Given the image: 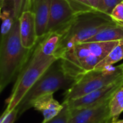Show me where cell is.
I'll use <instances>...</instances> for the list:
<instances>
[{
	"label": "cell",
	"mask_w": 123,
	"mask_h": 123,
	"mask_svg": "<svg viewBox=\"0 0 123 123\" xmlns=\"http://www.w3.org/2000/svg\"><path fill=\"white\" fill-rule=\"evenodd\" d=\"M34 49L25 48L21 42L19 18L11 32L1 37L0 44V92L17 78Z\"/></svg>",
	"instance_id": "1"
},
{
	"label": "cell",
	"mask_w": 123,
	"mask_h": 123,
	"mask_svg": "<svg viewBox=\"0 0 123 123\" xmlns=\"http://www.w3.org/2000/svg\"><path fill=\"white\" fill-rule=\"evenodd\" d=\"M119 41L87 42L76 44L60 59L66 72L75 80L91 71L110 53Z\"/></svg>",
	"instance_id": "2"
},
{
	"label": "cell",
	"mask_w": 123,
	"mask_h": 123,
	"mask_svg": "<svg viewBox=\"0 0 123 123\" xmlns=\"http://www.w3.org/2000/svg\"><path fill=\"white\" fill-rule=\"evenodd\" d=\"M56 60L58 58L54 55H45L38 42L30 59L16 79L12 92L6 100L5 111L10 112L15 109L28 91Z\"/></svg>",
	"instance_id": "3"
},
{
	"label": "cell",
	"mask_w": 123,
	"mask_h": 123,
	"mask_svg": "<svg viewBox=\"0 0 123 123\" xmlns=\"http://www.w3.org/2000/svg\"><path fill=\"white\" fill-rule=\"evenodd\" d=\"M113 23L115 22L110 17L101 13L88 12L77 15L64 30L62 41L55 57L59 59L76 44L86 42L102 29Z\"/></svg>",
	"instance_id": "4"
},
{
	"label": "cell",
	"mask_w": 123,
	"mask_h": 123,
	"mask_svg": "<svg viewBox=\"0 0 123 123\" xmlns=\"http://www.w3.org/2000/svg\"><path fill=\"white\" fill-rule=\"evenodd\" d=\"M75 81L65 70L61 60L60 58L56 60L36 81L18 105L17 107L18 116L32 108L33 101L37 97L48 94H53L61 89L67 90Z\"/></svg>",
	"instance_id": "5"
},
{
	"label": "cell",
	"mask_w": 123,
	"mask_h": 123,
	"mask_svg": "<svg viewBox=\"0 0 123 123\" xmlns=\"http://www.w3.org/2000/svg\"><path fill=\"white\" fill-rule=\"evenodd\" d=\"M123 77L120 67H110L103 70H92L77 79L73 85L66 90L63 101L80 98L95 90L105 87Z\"/></svg>",
	"instance_id": "6"
},
{
	"label": "cell",
	"mask_w": 123,
	"mask_h": 123,
	"mask_svg": "<svg viewBox=\"0 0 123 123\" xmlns=\"http://www.w3.org/2000/svg\"><path fill=\"white\" fill-rule=\"evenodd\" d=\"M123 85V77L99 89L95 90L80 98L66 101L71 109L89 108L102 105L111 99L115 92Z\"/></svg>",
	"instance_id": "7"
},
{
	"label": "cell",
	"mask_w": 123,
	"mask_h": 123,
	"mask_svg": "<svg viewBox=\"0 0 123 123\" xmlns=\"http://www.w3.org/2000/svg\"><path fill=\"white\" fill-rule=\"evenodd\" d=\"M77 15L67 0H52L46 35L51 32L64 30Z\"/></svg>",
	"instance_id": "8"
},
{
	"label": "cell",
	"mask_w": 123,
	"mask_h": 123,
	"mask_svg": "<svg viewBox=\"0 0 123 123\" xmlns=\"http://www.w3.org/2000/svg\"><path fill=\"white\" fill-rule=\"evenodd\" d=\"M109 102L94 107L70 108L71 117L69 123H107L112 121Z\"/></svg>",
	"instance_id": "9"
},
{
	"label": "cell",
	"mask_w": 123,
	"mask_h": 123,
	"mask_svg": "<svg viewBox=\"0 0 123 123\" xmlns=\"http://www.w3.org/2000/svg\"><path fill=\"white\" fill-rule=\"evenodd\" d=\"M19 34L22 45L27 49H33L40 39L37 37L34 13L30 9L24 10L19 17Z\"/></svg>",
	"instance_id": "10"
},
{
	"label": "cell",
	"mask_w": 123,
	"mask_h": 123,
	"mask_svg": "<svg viewBox=\"0 0 123 123\" xmlns=\"http://www.w3.org/2000/svg\"><path fill=\"white\" fill-rule=\"evenodd\" d=\"M52 0H30V9L35 15L37 37L41 40L46 35Z\"/></svg>",
	"instance_id": "11"
},
{
	"label": "cell",
	"mask_w": 123,
	"mask_h": 123,
	"mask_svg": "<svg viewBox=\"0 0 123 123\" xmlns=\"http://www.w3.org/2000/svg\"><path fill=\"white\" fill-rule=\"evenodd\" d=\"M32 107L43 114V123H45L56 116L63 109V105L55 100L53 94H48L35 99L32 104Z\"/></svg>",
	"instance_id": "12"
},
{
	"label": "cell",
	"mask_w": 123,
	"mask_h": 123,
	"mask_svg": "<svg viewBox=\"0 0 123 123\" xmlns=\"http://www.w3.org/2000/svg\"><path fill=\"white\" fill-rule=\"evenodd\" d=\"M123 40V25L113 23L102 29L87 42H112Z\"/></svg>",
	"instance_id": "13"
},
{
	"label": "cell",
	"mask_w": 123,
	"mask_h": 123,
	"mask_svg": "<svg viewBox=\"0 0 123 123\" xmlns=\"http://www.w3.org/2000/svg\"><path fill=\"white\" fill-rule=\"evenodd\" d=\"M64 30L51 32L39 40L42 52L46 55L55 56L60 48Z\"/></svg>",
	"instance_id": "14"
},
{
	"label": "cell",
	"mask_w": 123,
	"mask_h": 123,
	"mask_svg": "<svg viewBox=\"0 0 123 123\" xmlns=\"http://www.w3.org/2000/svg\"><path fill=\"white\" fill-rule=\"evenodd\" d=\"M123 59V40L112 48L110 53L95 67V70H103L110 68L113 64Z\"/></svg>",
	"instance_id": "15"
},
{
	"label": "cell",
	"mask_w": 123,
	"mask_h": 123,
	"mask_svg": "<svg viewBox=\"0 0 123 123\" xmlns=\"http://www.w3.org/2000/svg\"><path fill=\"white\" fill-rule=\"evenodd\" d=\"M109 106L112 121L118 120L119 116L123 112V85L113 94L110 100Z\"/></svg>",
	"instance_id": "16"
},
{
	"label": "cell",
	"mask_w": 123,
	"mask_h": 123,
	"mask_svg": "<svg viewBox=\"0 0 123 123\" xmlns=\"http://www.w3.org/2000/svg\"><path fill=\"white\" fill-rule=\"evenodd\" d=\"M63 107L61 111L52 119L42 123H69L71 117V109L66 101H63Z\"/></svg>",
	"instance_id": "17"
},
{
	"label": "cell",
	"mask_w": 123,
	"mask_h": 123,
	"mask_svg": "<svg viewBox=\"0 0 123 123\" xmlns=\"http://www.w3.org/2000/svg\"><path fill=\"white\" fill-rule=\"evenodd\" d=\"M74 10L78 14L97 12L89 4L87 0H67ZM98 13V12H97Z\"/></svg>",
	"instance_id": "18"
},
{
	"label": "cell",
	"mask_w": 123,
	"mask_h": 123,
	"mask_svg": "<svg viewBox=\"0 0 123 123\" xmlns=\"http://www.w3.org/2000/svg\"><path fill=\"white\" fill-rule=\"evenodd\" d=\"M110 17L114 22L123 25V1L119 3L113 9Z\"/></svg>",
	"instance_id": "19"
},
{
	"label": "cell",
	"mask_w": 123,
	"mask_h": 123,
	"mask_svg": "<svg viewBox=\"0 0 123 123\" xmlns=\"http://www.w3.org/2000/svg\"><path fill=\"white\" fill-rule=\"evenodd\" d=\"M18 109L16 107L10 112H6L4 110V113L1 116L0 123H14L18 116Z\"/></svg>",
	"instance_id": "20"
},
{
	"label": "cell",
	"mask_w": 123,
	"mask_h": 123,
	"mask_svg": "<svg viewBox=\"0 0 123 123\" xmlns=\"http://www.w3.org/2000/svg\"><path fill=\"white\" fill-rule=\"evenodd\" d=\"M104 9L105 14L109 17H110V14L113 10V9L120 2L123 1V0H102ZM111 18V17H110Z\"/></svg>",
	"instance_id": "21"
},
{
	"label": "cell",
	"mask_w": 123,
	"mask_h": 123,
	"mask_svg": "<svg viewBox=\"0 0 123 123\" xmlns=\"http://www.w3.org/2000/svg\"><path fill=\"white\" fill-rule=\"evenodd\" d=\"M5 1H10L13 4L14 6V15L16 18H19L22 12H23V6L25 4V0H0L1 4L0 6H1Z\"/></svg>",
	"instance_id": "22"
},
{
	"label": "cell",
	"mask_w": 123,
	"mask_h": 123,
	"mask_svg": "<svg viewBox=\"0 0 123 123\" xmlns=\"http://www.w3.org/2000/svg\"><path fill=\"white\" fill-rule=\"evenodd\" d=\"M87 1L97 12L105 14V9L102 0H87Z\"/></svg>",
	"instance_id": "23"
},
{
	"label": "cell",
	"mask_w": 123,
	"mask_h": 123,
	"mask_svg": "<svg viewBox=\"0 0 123 123\" xmlns=\"http://www.w3.org/2000/svg\"><path fill=\"white\" fill-rule=\"evenodd\" d=\"M123 123V120H112L109 123Z\"/></svg>",
	"instance_id": "24"
},
{
	"label": "cell",
	"mask_w": 123,
	"mask_h": 123,
	"mask_svg": "<svg viewBox=\"0 0 123 123\" xmlns=\"http://www.w3.org/2000/svg\"><path fill=\"white\" fill-rule=\"evenodd\" d=\"M120 66V68H121V70H122V72H123V64H121V65H119Z\"/></svg>",
	"instance_id": "25"
}]
</instances>
